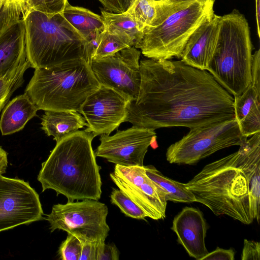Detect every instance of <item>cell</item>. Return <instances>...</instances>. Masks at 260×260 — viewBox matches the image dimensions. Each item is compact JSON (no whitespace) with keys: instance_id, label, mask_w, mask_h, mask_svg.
I'll list each match as a JSON object with an SVG mask.
<instances>
[{"instance_id":"cell-10","label":"cell","mask_w":260,"mask_h":260,"mask_svg":"<svg viewBox=\"0 0 260 260\" xmlns=\"http://www.w3.org/2000/svg\"><path fill=\"white\" fill-rule=\"evenodd\" d=\"M140 54L137 48L131 47L92 59L90 64L100 85L113 89L130 102L134 101L138 97L141 82Z\"/></svg>"},{"instance_id":"cell-15","label":"cell","mask_w":260,"mask_h":260,"mask_svg":"<svg viewBox=\"0 0 260 260\" xmlns=\"http://www.w3.org/2000/svg\"><path fill=\"white\" fill-rule=\"evenodd\" d=\"M235 118L242 135L248 138L260 132V50L253 54L251 80L240 95L234 96Z\"/></svg>"},{"instance_id":"cell-26","label":"cell","mask_w":260,"mask_h":260,"mask_svg":"<svg viewBox=\"0 0 260 260\" xmlns=\"http://www.w3.org/2000/svg\"><path fill=\"white\" fill-rule=\"evenodd\" d=\"M157 2L153 0H135L126 11L143 32L155 18L157 11Z\"/></svg>"},{"instance_id":"cell-4","label":"cell","mask_w":260,"mask_h":260,"mask_svg":"<svg viewBox=\"0 0 260 260\" xmlns=\"http://www.w3.org/2000/svg\"><path fill=\"white\" fill-rule=\"evenodd\" d=\"M214 0L157 2L156 15L145 27L136 47L153 59L181 58L184 47L194 31L214 15Z\"/></svg>"},{"instance_id":"cell-16","label":"cell","mask_w":260,"mask_h":260,"mask_svg":"<svg viewBox=\"0 0 260 260\" xmlns=\"http://www.w3.org/2000/svg\"><path fill=\"white\" fill-rule=\"evenodd\" d=\"M207 223L202 212L192 207H185L174 217L171 230L177 241L190 257L197 260L208 253L205 245Z\"/></svg>"},{"instance_id":"cell-11","label":"cell","mask_w":260,"mask_h":260,"mask_svg":"<svg viewBox=\"0 0 260 260\" xmlns=\"http://www.w3.org/2000/svg\"><path fill=\"white\" fill-rule=\"evenodd\" d=\"M39 196L23 180L0 175V232L42 220Z\"/></svg>"},{"instance_id":"cell-40","label":"cell","mask_w":260,"mask_h":260,"mask_svg":"<svg viewBox=\"0 0 260 260\" xmlns=\"http://www.w3.org/2000/svg\"></svg>"},{"instance_id":"cell-24","label":"cell","mask_w":260,"mask_h":260,"mask_svg":"<svg viewBox=\"0 0 260 260\" xmlns=\"http://www.w3.org/2000/svg\"><path fill=\"white\" fill-rule=\"evenodd\" d=\"M29 68L30 64L26 59L0 77V112L15 90L23 84L24 73Z\"/></svg>"},{"instance_id":"cell-31","label":"cell","mask_w":260,"mask_h":260,"mask_svg":"<svg viewBox=\"0 0 260 260\" xmlns=\"http://www.w3.org/2000/svg\"><path fill=\"white\" fill-rule=\"evenodd\" d=\"M119 251L114 244H106L105 240L97 241L96 260H118Z\"/></svg>"},{"instance_id":"cell-20","label":"cell","mask_w":260,"mask_h":260,"mask_svg":"<svg viewBox=\"0 0 260 260\" xmlns=\"http://www.w3.org/2000/svg\"><path fill=\"white\" fill-rule=\"evenodd\" d=\"M42 129L48 136H52L56 143L87 126V123L78 111H45L42 117Z\"/></svg>"},{"instance_id":"cell-38","label":"cell","mask_w":260,"mask_h":260,"mask_svg":"<svg viewBox=\"0 0 260 260\" xmlns=\"http://www.w3.org/2000/svg\"><path fill=\"white\" fill-rule=\"evenodd\" d=\"M154 1H155V2H159V1H165V0H153Z\"/></svg>"},{"instance_id":"cell-18","label":"cell","mask_w":260,"mask_h":260,"mask_svg":"<svg viewBox=\"0 0 260 260\" xmlns=\"http://www.w3.org/2000/svg\"><path fill=\"white\" fill-rule=\"evenodd\" d=\"M26 59L25 31L22 18L0 33V77Z\"/></svg>"},{"instance_id":"cell-21","label":"cell","mask_w":260,"mask_h":260,"mask_svg":"<svg viewBox=\"0 0 260 260\" xmlns=\"http://www.w3.org/2000/svg\"><path fill=\"white\" fill-rule=\"evenodd\" d=\"M60 13L85 39L94 32H103L105 29L103 17L87 9L68 3Z\"/></svg>"},{"instance_id":"cell-19","label":"cell","mask_w":260,"mask_h":260,"mask_svg":"<svg viewBox=\"0 0 260 260\" xmlns=\"http://www.w3.org/2000/svg\"><path fill=\"white\" fill-rule=\"evenodd\" d=\"M38 108L24 92L9 101L3 109L0 118V131L3 136L22 129L37 115Z\"/></svg>"},{"instance_id":"cell-36","label":"cell","mask_w":260,"mask_h":260,"mask_svg":"<svg viewBox=\"0 0 260 260\" xmlns=\"http://www.w3.org/2000/svg\"><path fill=\"white\" fill-rule=\"evenodd\" d=\"M7 156V152L0 146V175L6 172L8 162Z\"/></svg>"},{"instance_id":"cell-6","label":"cell","mask_w":260,"mask_h":260,"mask_svg":"<svg viewBox=\"0 0 260 260\" xmlns=\"http://www.w3.org/2000/svg\"><path fill=\"white\" fill-rule=\"evenodd\" d=\"M100 84L84 59L48 69H35L25 92L39 110L79 111Z\"/></svg>"},{"instance_id":"cell-33","label":"cell","mask_w":260,"mask_h":260,"mask_svg":"<svg viewBox=\"0 0 260 260\" xmlns=\"http://www.w3.org/2000/svg\"><path fill=\"white\" fill-rule=\"evenodd\" d=\"M242 260H259L260 243L253 240H244Z\"/></svg>"},{"instance_id":"cell-17","label":"cell","mask_w":260,"mask_h":260,"mask_svg":"<svg viewBox=\"0 0 260 260\" xmlns=\"http://www.w3.org/2000/svg\"><path fill=\"white\" fill-rule=\"evenodd\" d=\"M220 16L214 14L191 35L182 53L181 60L185 64L208 70L218 41Z\"/></svg>"},{"instance_id":"cell-27","label":"cell","mask_w":260,"mask_h":260,"mask_svg":"<svg viewBox=\"0 0 260 260\" xmlns=\"http://www.w3.org/2000/svg\"><path fill=\"white\" fill-rule=\"evenodd\" d=\"M110 198L111 203L117 206L125 216L137 219L147 217L144 211L120 189L113 188Z\"/></svg>"},{"instance_id":"cell-9","label":"cell","mask_w":260,"mask_h":260,"mask_svg":"<svg viewBox=\"0 0 260 260\" xmlns=\"http://www.w3.org/2000/svg\"><path fill=\"white\" fill-rule=\"evenodd\" d=\"M108 208L96 200L68 202L53 206L46 219L51 232L56 229L71 234L81 241L105 240L110 228L106 222Z\"/></svg>"},{"instance_id":"cell-23","label":"cell","mask_w":260,"mask_h":260,"mask_svg":"<svg viewBox=\"0 0 260 260\" xmlns=\"http://www.w3.org/2000/svg\"><path fill=\"white\" fill-rule=\"evenodd\" d=\"M101 14L106 30L128 37L136 48L143 38V32L139 29L136 22L126 11L114 13L101 10Z\"/></svg>"},{"instance_id":"cell-29","label":"cell","mask_w":260,"mask_h":260,"mask_svg":"<svg viewBox=\"0 0 260 260\" xmlns=\"http://www.w3.org/2000/svg\"><path fill=\"white\" fill-rule=\"evenodd\" d=\"M24 11L35 10L52 14L61 13L68 3V0H22Z\"/></svg>"},{"instance_id":"cell-3","label":"cell","mask_w":260,"mask_h":260,"mask_svg":"<svg viewBox=\"0 0 260 260\" xmlns=\"http://www.w3.org/2000/svg\"><path fill=\"white\" fill-rule=\"evenodd\" d=\"M95 137L85 129L78 131L56 143L38 176L42 191L53 189L68 202L101 198V167L91 145Z\"/></svg>"},{"instance_id":"cell-22","label":"cell","mask_w":260,"mask_h":260,"mask_svg":"<svg viewBox=\"0 0 260 260\" xmlns=\"http://www.w3.org/2000/svg\"><path fill=\"white\" fill-rule=\"evenodd\" d=\"M144 168L147 175L166 192L167 201L183 203L196 202L194 196L187 189L185 183L165 176L153 166H146Z\"/></svg>"},{"instance_id":"cell-35","label":"cell","mask_w":260,"mask_h":260,"mask_svg":"<svg viewBox=\"0 0 260 260\" xmlns=\"http://www.w3.org/2000/svg\"><path fill=\"white\" fill-rule=\"evenodd\" d=\"M79 260H96L97 241H83Z\"/></svg>"},{"instance_id":"cell-13","label":"cell","mask_w":260,"mask_h":260,"mask_svg":"<svg viewBox=\"0 0 260 260\" xmlns=\"http://www.w3.org/2000/svg\"><path fill=\"white\" fill-rule=\"evenodd\" d=\"M129 102L114 89L100 85L87 98L78 111L87 123L85 130L95 137L109 135L125 122Z\"/></svg>"},{"instance_id":"cell-14","label":"cell","mask_w":260,"mask_h":260,"mask_svg":"<svg viewBox=\"0 0 260 260\" xmlns=\"http://www.w3.org/2000/svg\"><path fill=\"white\" fill-rule=\"evenodd\" d=\"M154 131L133 126L112 136L101 135L95 156L122 166H143L148 147L156 141Z\"/></svg>"},{"instance_id":"cell-25","label":"cell","mask_w":260,"mask_h":260,"mask_svg":"<svg viewBox=\"0 0 260 260\" xmlns=\"http://www.w3.org/2000/svg\"><path fill=\"white\" fill-rule=\"evenodd\" d=\"M134 47V43L128 37L106 29L92 59H99L115 54L123 49Z\"/></svg>"},{"instance_id":"cell-1","label":"cell","mask_w":260,"mask_h":260,"mask_svg":"<svg viewBox=\"0 0 260 260\" xmlns=\"http://www.w3.org/2000/svg\"><path fill=\"white\" fill-rule=\"evenodd\" d=\"M141 82L125 122L155 131L189 129L235 118L234 97L207 70L180 60L140 61Z\"/></svg>"},{"instance_id":"cell-8","label":"cell","mask_w":260,"mask_h":260,"mask_svg":"<svg viewBox=\"0 0 260 260\" xmlns=\"http://www.w3.org/2000/svg\"><path fill=\"white\" fill-rule=\"evenodd\" d=\"M247 139L235 118L194 127L169 146L166 159L170 164L194 165L221 149L240 146Z\"/></svg>"},{"instance_id":"cell-2","label":"cell","mask_w":260,"mask_h":260,"mask_svg":"<svg viewBox=\"0 0 260 260\" xmlns=\"http://www.w3.org/2000/svg\"><path fill=\"white\" fill-rule=\"evenodd\" d=\"M186 187L215 215L245 224L260 220V132L239 149L206 165Z\"/></svg>"},{"instance_id":"cell-34","label":"cell","mask_w":260,"mask_h":260,"mask_svg":"<svg viewBox=\"0 0 260 260\" xmlns=\"http://www.w3.org/2000/svg\"><path fill=\"white\" fill-rule=\"evenodd\" d=\"M235 251L233 248L225 249L217 247L215 250L208 252L201 260H234Z\"/></svg>"},{"instance_id":"cell-28","label":"cell","mask_w":260,"mask_h":260,"mask_svg":"<svg viewBox=\"0 0 260 260\" xmlns=\"http://www.w3.org/2000/svg\"><path fill=\"white\" fill-rule=\"evenodd\" d=\"M24 13L21 0H0V33L19 20Z\"/></svg>"},{"instance_id":"cell-12","label":"cell","mask_w":260,"mask_h":260,"mask_svg":"<svg viewBox=\"0 0 260 260\" xmlns=\"http://www.w3.org/2000/svg\"><path fill=\"white\" fill-rule=\"evenodd\" d=\"M117 186L154 220L164 219L166 215L167 193L146 174L144 166L115 165L110 174Z\"/></svg>"},{"instance_id":"cell-37","label":"cell","mask_w":260,"mask_h":260,"mask_svg":"<svg viewBox=\"0 0 260 260\" xmlns=\"http://www.w3.org/2000/svg\"><path fill=\"white\" fill-rule=\"evenodd\" d=\"M255 1V16L257 27V34L258 37H260V0Z\"/></svg>"},{"instance_id":"cell-30","label":"cell","mask_w":260,"mask_h":260,"mask_svg":"<svg viewBox=\"0 0 260 260\" xmlns=\"http://www.w3.org/2000/svg\"><path fill=\"white\" fill-rule=\"evenodd\" d=\"M82 249V242L77 237L68 233L58 250L60 258L62 260H79Z\"/></svg>"},{"instance_id":"cell-32","label":"cell","mask_w":260,"mask_h":260,"mask_svg":"<svg viewBox=\"0 0 260 260\" xmlns=\"http://www.w3.org/2000/svg\"><path fill=\"white\" fill-rule=\"evenodd\" d=\"M103 6L105 10L114 13L126 12L135 0H98Z\"/></svg>"},{"instance_id":"cell-7","label":"cell","mask_w":260,"mask_h":260,"mask_svg":"<svg viewBox=\"0 0 260 260\" xmlns=\"http://www.w3.org/2000/svg\"><path fill=\"white\" fill-rule=\"evenodd\" d=\"M253 48L243 14L234 9L220 16L217 44L207 71L233 96L250 84Z\"/></svg>"},{"instance_id":"cell-39","label":"cell","mask_w":260,"mask_h":260,"mask_svg":"<svg viewBox=\"0 0 260 260\" xmlns=\"http://www.w3.org/2000/svg\"><path fill=\"white\" fill-rule=\"evenodd\" d=\"M167 1H180V0H167Z\"/></svg>"},{"instance_id":"cell-5","label":"cell","mask_w":260,"mask_h":260,"mask_svg":"<svg viewBox=\"0 0 260 260\" xmlns=\"http://www.w3.org/2000/svg\"><path fill=\"white\" fill-rule=\"evenodd\" d=\"M26 59L31 68H51L91 56L86 40L60 13L46 14L27 10L23 14Z\"/></svg>"}]
</instances>
